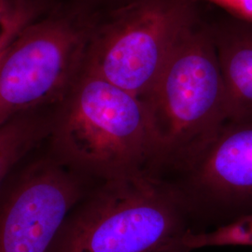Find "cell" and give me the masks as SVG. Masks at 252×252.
<instances>
[{"mask_svg":"<svg viewBox=\"0 0 252 252\" xmlns=\"http://www.w3.org/2000/svg\"><path fill=\"white\" fill-rule=\"evenodd\" d=\"M224 246L252 247V213L215 226L209 231L190 232L180 242V248L187 252Z\"/></svg>","mask_w":252,"mask_h":252,"instance_id":"10","label":"cell"},{"mask_svg":"<svg viewBox=\"0 0 252 252\" xmlns=\"http://www.w3.org/2000/svg\"><path fill=\"white\" fill-rule=\"evenodd\" d=\"M49 154L94 182L157 176L160 152L151 114L134 94L83 68L54 108Z\"/></svg>","mask_w":252,"mask_h":252,"instance_id":"1","label":"cell"},{"mask_svg":"<svg viewBox=\"0 0 252 252\" xmlns=\"http://www.w3.org/2000/svg\"><path fill=\"white\" fill-rule=\"evenodd\" d=\"M207 14L225 85L229 121L252 119V23L210 11L209 6Z\"/></svg>","mask_w":252,"mask_h":252,"instance_id":"8","label":"cell"},{"mask_svg":"<svg viewBox=\"0 0 252 252\" xmlns=\"http://www.w3.org/2000/svg\"><path fill=\"white\" fill-rule=\"evenodd\" d=\"M96 21L73 5L23 30L0 60V127L66 96L83 71Z\"/></svg>","mask_w":252,"mask_h":252,"instance_id":"4","label":"cell"},{"mask_svg":"<svg viewBox=\"0 0 252 252\" xmlns=\"http://www.w3.org/2000/svg\"><path fill=\"white\" fill-rule=\"evenodd\" d=\"M196 224L180 191L153 175L96 183L73 207L50 252H163Z\"/></svg>","mask_w":252,"mask_h":252,"instance_id":"2","label":"cell"},{"mask_svg":"<svg viewBox=\"0 0 252 252\" xmlns=\"http://www.w3.org/2000/svg\"><path fill=\"white\" fill-rule=\"evenodd\" d=\"M162 179L180 191L196 225L252 213V118L229 121L192 160Z\"/></svg>","mask_w":252,"mask_h":252,"instance_id":"7","label":"cell"},{"mask_svg":"<svg viewBox=\"0 0 252 252\" xmlns=\"http://www.w3.org/2000/svg\"><path fill=\"white\" fill-rule=\"evenodd\" d=\"M135 0H74V6L101 17L111 11L124 8Z\"/></svg>","mask_w":252,"mask_h":252,"instance_id":"13","label":"cell"},{"mask_svg":"<svg viewBox=\"0 0 252 252\" xmlns=\"http://www.w3.org/2000/svg\"><path fill=\"white\" fill-rule=\"evenodd\" d=\"M95 184L49 153L11 174L0 189V252H50L65 218Z\"/></svg>","mask_w":252,"mask_h":252,"instance_id":"6","label":"cell"},{"mask_svg":"<svg viewBox=\"0 0 252 252\" xmlns=\"http://www.w3.org/2000/svg\"><path fill=\"white\" fill-rule=\"evenodd\" d=\"M144 103L159 147L160 178L192 160L229 122L206 5L174 46Z\"/></svg>","mask_w":252,"mask_h":252,"instance_id":"3","label":"cell"},{"mask_svg":"<svg viewBox=\"0 0 252 252\" xmlns=\"http://www.w3.org/2000/svg\"><path fill=\"white\" fill-rule=\"evenodd\" d=\"M54 108L29 111L0 127V189L14 168L48 139L53 125Z\"/></svg>","mask_w":252,"mask_h":252,"instance_id":"9","label":"cell"},{"mask_svg":"<svg viewBox=\"0 0 252 252\" xmlns=\"http://www.w3.org/2000/svg\"><path fill=\"white\" fill-rule=\"evenodd\" d=\"M203 7L197 0H135L98 17L84 69L144 102L174 46Z\"/></svg>","mask_w":252,"mask_h":252,"instance_id":"5","label":"cell"},{"mask_svg":"<svg viewBox=\"0 0 252 252\" xmlns=\"http://www.w3.org/2000/svg\"><path fill=\"white\" fill-rule=\"evenodd\" d=\"M34 0H0V60L23 30L38 19Z\"/></svg>","mask_w":252,"mask_h":252,"instance_id":"11","label":"cell"},{"mask_svg":"<svg viewBox=\"0 0 252 252\" xmlns=\"http://www.w3.org/2000/svg\"><path fill=\"white\" fill-rule=\"evenodd\" d=\"M187 252L186 251H184L183 249H181V248H176V249H172V250H169V251H166V252Z\"/></svg>","mask_w":252,"mask_h":252,"instance_id":"14","label":"cell"},{"mask_svg":"<svg viewBox=\"0 0 252 252\" xmlns=\"http://www.w3.org/2000/svg\"><path fill=\"white\" fill-rule=\"evenodd\" d=\"M199 3L219 9L226 14L252 23V0H197Z\"/></svg>","mask_w":252,"mask_h":252,"instance_id":"12","label":"cell"}]
</instances>
